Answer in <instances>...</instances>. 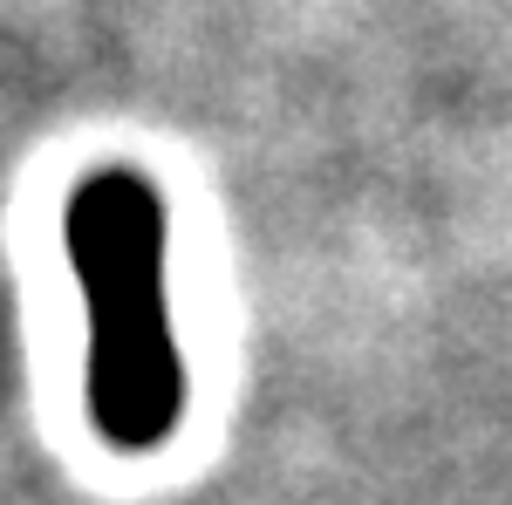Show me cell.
<instances>
[{"instance_id": "1", "label": "cell", "mask_w": 512, "mask_h": 505, "mask_svg": "<svg viewBox=\"0 0 512 505\" xmlns=\"http://www.w3.org/2000/svg\"><path fill=\"white\" fill-rule=\"evenodd\" d=\"M62 253L82 301L89 430L117 458H151L185 417L164 192L137 164H96L62 205Z\"/></svg>"}]
</instances>
